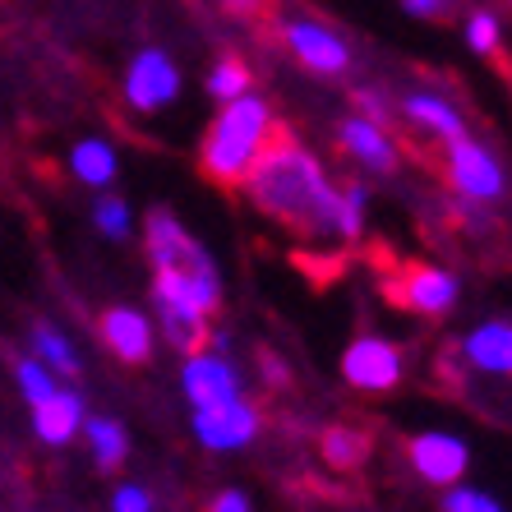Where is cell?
Here are the masks:
<instances>
[{
    "label": "cell",
    "instance_id": "cell-1",
    "mask_svg": "<svg viewBox=\"0 0 512 512\" xmlns=\"http://www.w3.org/2000/svg\"><path fill=\"white\" fill-rule=\"evenodd\" d=\"M250 203L259 208L268 222L296 231L310 240H337L333 217H337V185L328 180L323 162L296 143L291 134H273V143L259 153V162L250 167V176L240 180Z\"/></svg>",
    "mask_w": 512,
    "mask_h": 512
},
{
    "label": "cell",
    "instance_id": "cell-2",
    "mask_svg": "<svg viewBox=\"0 0 512 512\" xmlns=\"http://www.w3.org/2000/svg\"><path fill=\"white\" fill-rule=\"evenodd\" d=\"M277 120L273 107L259 93H240L231 102H222V111L213 116L208 134L199 143V167L217 185H240L250 176V167L259 162V153L273 143Z\"/></svg>",
    "mask_w": 512,
    "mask_h": 512
},
{
    "label": "cell",
    "instance_id": "cell-3",
    "mask_svg": "<svg viewBox=\"0 0 512 512\" xmlns=\"http://www.w3.org/2000/svg\"><path fill=\"white\" fill-rule=\"evenodd\" d=\"M443 171L466 203H494L508 190V171H503L499 153L480 139H466V134L443 143Z\"/></svg>",
    "mask_w": 512,
    "mask_h": 512
},
{
    "label": "cell",
    "instance_id": "cell-4",
    "mask_svg": "<svg viewBox=\"0 0 512 512\" xmlns=\"http://www.w3.org/2000/svg\"><path fill=\"white\" fill-rule=\"evenodd\" d=\"M406 374V356L402 346H393L388 337H356L346 342L342 351V379L356 388V393H393Z\"/></svg>",
    "mask_w": 512,
    "mask_h": 512
},
{
    "label": "cell",
    "instance_id": "cell-5",
    "mask_svg": "<svg viewBox=\"0 0 512 512\" xmlns=\"http://www.w3.org/2000/svg\"><path fill=\"white\" fill-rule=\"evenodd\" d=\"M194 439L208 453H240L259 439V406L250 397H231L217 406H194Z\"/></svg>",
    "mask_w": 512,
    "mask_h": 512
},
{
    "label": "cell",
    "instance_id": "cell-6",
    "mask_svg": "<svg viewBox=\"0 0 512 512\" xmlns=\"http://www.w3.org/2000/svg\"><path fill=\"white\" fill-rule=\"evenodd\" d=\"M125 102L134 111H162L180 97V65L162 47H143L139 56L125 65V84H120Z\"/></svg>",
    "mask_w": 512,
    "mask_h": 512
},
{
    "label": "cell",
    "instance_id": "cell-7",
    "mask_svg": "<svg viewBox=\"0 0 512 512\" xmlns=\"http://www.w3.org/2000/svg\"><path fill=\"white\" fill-rule=\"evenodd\" d=\"M180 393L190 397V406H217L231 397H245V383L222 351H190L180 365Z\"/></svg>",
    "mask_w": 512,
    "mask_h": 512
},
{
    "label": "cell",
    "instance_id": "cell-8",
    "mask_svg": "<svg viewBox=\"0 0 512 512\" xmlns=\"http://www.w3.org/2000/svg\"><path fill=\"white\" fill-rule=\"evenodd\" d=\"M406 457L416 466V476L429 485H457L471 466V448H466L462 434H448V429H425L406 443Z\"/></svg>",
    "mask_w": 512,
    "mask_h": 512
},
{
    "label": "cell",
    "instance_id": "cell-9",
    "mask_svg": "<svg viewBox=\"0 0 512 512\" xmlns=\"http://www.w3.org/2000/svg\"><path fill=\"white\" fill-rule=\"evenodd\" d=\"M282 37L291 47V56L314 74H346V65H351V51H346L342 33L319 24V19H286Z\"/></svg>",
    "mask_w": 512,
    "mask_h": 512
},
{
    "label": "cell",
    "instance_id": "cell-10",
    "mask_svg": "<svg viewBox=\"0 0 512 512\" xmlns=\"http://www.w3.org/2000/svg\"><path fill=\"white\" fill-rule=\"evenodd\" d=\"M457 296H462V282L448 268H434V263H411L397 282V305H406L411 314H425V319L448 314Z\"/></svg>",
    "mask_w": 512,
    "mask_h": 512
},
{
    "label": "cell",
    "instance_id": "cell-11",
    "mask_svg": "<svg viewBox=\"0 0 512 512\" xmlns=\"http://www.w3.org/2000/svg\"><path fill=\"white\" fill-rule=\"evenodd\" d=\"M97 328H102L107 351L116 360H125V365H143V360L153 356L157 333H153V323H148V314L134 310V305H111V310H102Z\"/></svg>",
    "mask_w": 512,
    "mask_h": 512
},
{
    "label": "cell",
    "instance_id": "cell-12",
    "mask_svg": "<svg viewBox=\"0 0 512 512\" xmlns=\"http://www.w3.org/2000/svg\"><path fill=\"white\" fill-rule=\"evenodd\" d=\"M337 143H342L346 157H351V162H360L365 171L388 176V171L397 167V143H393V134L383 130V120L346 116L342 125H337Z\"/></svg>",
    "mask_w": 512,
    "mask_h": 512
},
{
    "label": "cell",
    "instance_id": "cell-13",
    "mask_svg": "<svg viewBox=\"0 0 512 512\" xmlns=\"http://www.w3.org/2000/svg\"><path fill=\"white\" fill-rule=\"evenodd\" d=\"M143 227H148V231H143V245H148L153 268H190V263L208 259V250H203L190 231L180 227L176 213H167V208L148 213V222H143Z\"/></svg>",
    "mask_w": 512,
    "mask_h": 512
},
{
    "label": "cell",
    "instance_id": "cell-14",
    "mask_svg": "<svg viewBox=\"0 0 512 512\" xmlns=\"http://www.w3.org/2000/svg\"><path fill=\"white\" fill-rule=\"evenodd\" d=\"M462 360L489 379H512V319H485L462 337Z\"/></svg>",
    "mask_w": 512,
    "mask_h": 512
},
{
    "label": "cell",
    "instance_id": "cell-15",
    "mask_svg": "<svg viewBox=\"0 0 512 512\" xmlns=\"http://www.w3.org/2000/svg\"><path fill=\"white\" fill-rule=\"evenodd\" d=\"M402 116L416 125L420 134H429V139H457V134H466V116L462 107H457L453 97H443V93H429V88H416V93H406L402 97Z\"/></svg>",
    "mask_w": 512,
    "mask_h": 512
},
{
    "label": "cell",
    "instance_id": "cell-16",
    "mask_svg": "<svg viewBox=\"0 0 512 512\" xmlns=\"http://www.w3.org/2000/svg\"><path fill=\"white\" fill-rule=\"evenodd\" d=\"M79 425H84V397L74 388H56L47 402L33 406V434L51 448H65L79 434Z\"/></svg>",
    "mask_w": 512,
    "mask_h": 512
},
{
    "label": "cell",
    "instance_id": "cell-17",
    "mask_svg": "<svg viewBox=\"0 0 512 512\" xmlns=\"http://www.w3.org/2000/svg\"><path fill=\"white\" fill-rule=\"evenodd\" d=\"M70 171L88 190H107L111 180L120 176V157L107 139H79L70 148Z\"/></svg>",
    "mask_w": 512,
    "mask_h": 512
},
{
    "label": "cell",
    "instance_id": "cell-18",
    "mask_svg": "<svg viewBox=\"0 0 512 512\" xmlns=\"http://www.w3.org/2000/svg\"><path fill=\"white\" fill-rule=\"evenodd\" d=\"M84 439H88V453L102 471H116L130 453V439H125V425L116 416H84Z\"/></svg>",
    "mask_w": 512,
    "mask_h": 512
},
{
    "label": "cell",
    "instance_id": "cell-19",
    "mask_svg": "<svg viewBox=\"0 0 512 512\" xmlns=\"http://www.w3.org/2000/svg\"><path fill=\"white\" fill-rule=\"evenodd\" d=\"M33 356L42 360L51 374H79V351H74V342L47 319L33 323Z\"/></svg>",
    "mask_w": 512,
    "mask_h": 512
},
{
    "label": "cell",
    "instance_id": "cell-20",
    "mask_svg": "<svg viewBox=\"0 0 512 512\" xmlns=\"http://www.w3.org/2000/svg\"><path fill=\"white\" fill-rule=\"evenodd\" d=\"M365 217H370V190L351 180L337 190V217H333V236L337 240H360L365 236Z\"/></svg>",
    "mask_w": 512,
    "mask_h": 512
},
{
    "label": "cell",
    "instance_id": "cell-21",
    "mask_svg": "<svg viewBox=\"0 0 512 512\" xmlns=\"http://www.w3.org/2000/svg\"><path fill=\"white\" fill-rule=\"evenodd\" d=\"M250 84H254L250 65H245V60H236V56H222L213 70H208V93H213L217 102H231V97L250 93Z\"/></svg>",
    "mask_w": 512,
    "mask_h": 512
},
{
    "label": "cell",
    "instance_id": "cell-22",
    "mask_svg": "<svg viewBox=\"0 0 512 512\" xmlns=\"http://www.w3.org/2000/svg\"><path fill=\"white\" fill-rule=\"evenodd\" d=\"M93 227L102 231L107 240H125L130 236V227H134V213H130V203L120 199V194H97V203H93Z\"/></svg>",
    "mask_w": 512,
    "mask_h": 512
},
{
    "label": "cell",
    "instance_id": "cell-23",
    "mask_svg": "<svg viewBox=\"0 0 512 512\" xmlns=\"http://www.w3.org/2000/svg\"><path fill=\"white\" fill-rule=\"evenodd\" d=\"M56 379H60V374H51L37 356H28V360H19V365H14V383H19V393H24V402H28V406L47 402V397L60 388Z\"/></svg>",
    "mask_w": 512,
    "mask_h": 512
},
{
    "label": "cell",
    "instance_id": "cell-24",
    "mask_svg": "<svg viewBox=\"0 0 512 512\" xmlns=\"http://www.w3.org/2000/svg\"><path fill=\"white\" fill-rule=\"evenodd\" d=\"M503 42V19L494 10H476L466 19V47L476 51V56H494Z\"/></svg>",
    "mask_w": 512,
    "mask_h": 512
},
{
    "label": "cell",
    "instance_id": "cell-25",
    "mask_svg": "<svg viewBox=\"0 0 512 512\" xmlns=\"http://www.w3.org/2000/svg\"><path fill=\"white\" fill-rule=\"evenodd\" d=\"M323 457L333 466H360V457H365V434H356V429H328L323 434Z\"/></svg>",
    "mask_w": 512,
    "mask_h": 512
},
{
    "label": "cell",
    "instance_id": "cell-26",
    "mask_svg": "<svg viewBox=\"0 0 512 512\" xmlns=\"http://www.w3.org/2000/svg\"><path fill=\"white\" fill-rule=\"evenodd\" d=\"M443 512H508L494 494H485V489H471V485H448V494H443Z\"/></svg>",
    "mask_w": 512,
    "mask_h": 512
},
{
    "label": "cell",
    "instance_id": "cell-27",
    "mask_svg": "<svg viewBox=\"0 0 512 512\" xmlns=\"http://www.w3.org/2000/svg\"><path fill=\"white\" fill-rule=\"evenodd\" d=\"M111 512H157V503L143 485H120L111 494Z\"/></svg>",
    "mask_w": 512,
    "mask_h": 512
},
{
    "label": "cell",
    "instance_id": "cell-28",
    "mask_svg": "<svg viewBox=\"0 0 512 512\" xmlns=\"http://www.w3.org/2000/svg\"><path fill=\"white\" fill-rule=\"evenodd\" d=\"M208 512H254V503L245 489H222V494H213Z\"/></svg>",
    "mask_w": 512,
    "mask_h": 512
},
{
    "label": "cell",
    "instance_id": "cell-29",
    "mask_svg": "<svg viewBox=\"0 0 512 512\" xmlns=\"http://www.w3.org/2000/svg\"><path fill=\"white\" fill-rule=\"evenodd\" d=\"M402 5L416 14V19H439V14H448L453 0H402Z\"/></svg>",
    "mask_w": 512,
    "mask_h": 512
},
{
    "label": "cell",
    "instance_id": "cell-30",
    "mask_svg": "<svg viewBox=\"0 0 512 512\" xmlns=\"http://www.w3.org/2000/svg\"><path fill=\"white\" fill-rule=\"evenodd\" d=\"M227 10H236V14H254V10H263V0H227Z\"/></svg>",
    "mask_w": 512,
    "mask_h": 512
},
{
    "label": "cell",
    "instance_id": "cell-31",
    "mask_svg": "<svg viewBox=\"0 0 512 512\" xmlns=\"http://www.w3.org/2000/svg\"><path fill=\"white\" fill-rule=\"evenodd\" d=\"M508 5H512V0H508Z\"/></svg>",
    "mask_w": 512,
    "mask_h": 512
}]
</instances>
